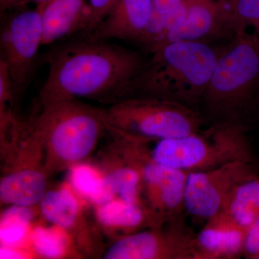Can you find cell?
Returning a JSON list of instances; mask_svg holds the SVG:
<instances>
[{"mask_svg":"<svg viewBox=\"0 0 259 259\" xmlns=\"http://www.w3.org/2000/svg\"><path fill=\"white\" fill-rule=\"evenodd\" d=\"M221 212L248 231L259 216V175L237 185Z\"/></svg>","mask_w":259,"mask_h":259,"instance_id":"cell-16","label":"cell"},{"mask_svg":"<svg viewBox=\"0 0 259 259\" xmlns=\"http://www.w3.org/2000/svg\"><path fill=\"white\" fill-rule=\"evenodd\" d=\"M42 216L65 231L72 229L78 221L79 206L71 190L65 187L48 190L40 202Z\"/></svg>","mask_w":259,"mask_h":259,"instance_id":"cell-18","label":"cell"},{"mask_svg":"<svg viewBox=\"0 0 259 259\" xmlns=\"http://www.w3.org/2000/svg\"><path fill=\"white\" fill-rule=\"evenodd\" d=\"M33 214L31 207L12 205L2 214L0 239L5 246L17 247L26 238Z\"/></svg>","mask_w":259,"mask_h":259,"instance_id":"cell-19","label":"cell"},{"mask_svg":"<svg viewBox=\"0 0 259 259\" xmlns=\"http://www.w3.org/2000/svg\"><path fill=\"white\" fill-rule=\"evenodd\" d=\"M259 81V34L235 32L233 42L219 54L203 100L219 121H239Z\"/></svg>","mask_w":259,"mask_h":259,"instance_id":"cell-5","label":"cell"},{"mask_svg":"<svg viewBox=\"0 0 259 259\" xmlns=\"http://www.w3.org/2000/svg\"><path fill=\"white\" fill-rule=\"evenodd\" d=\"M185 13L180 25L165 41L204 42L227 31L233 32L231 0H186Z\"/></svg>","mask_w":259,"mask_h":259,"instance_id":"cell-11","label":"cell"},{"mask_svg":"<svg viewBox=\"0 0 259 259\" xmlns=\"http://www.w3.org/2000/svg\"><path fill=\"white\" fill-rule=\"evenodd\" d=\"M194 236L183 217L148 231L122 236L108 248L105 259H195Z\"/></svg>","mask_w":259,"mask_h":259,"instance_id":"cell-9","label":"cell"},{"mask_svg":"<svg viewBox=\"0 0 259 259\" xmlns=\"http://www.w3.org/2000/svg\"><path fill=\"white\" fill-rule=\"evenodd\" d=\"M96 217L102 226L120 230L126 233V236L137 232L142 227L151 226L144 206L117 199L97 206Z\"/></svg>","mask_w":259,"mask_h":259,"instance_id":"cell-17","label":"cell"},{"mask_svg":"<svg viewBox=\"0 0 259 259\" xmlns=\"http://www.w3.org/2000/svg\"><path fill=\"white\" fill-rule=\"evenodd\" d=\"M253 161H237L223 166L190 172L186 185L185 211L206 221L221 212L237 185L258 176Z\"/></svg>","mask_w":259,"mask_h":259,"instance_id":"cell-10","label":"cell"},{"mask_svg":"<svg viewBox=\"0 0 259 259\" xmlns=\"http://www.w3.org/2000/svg\"><path fill=\"white\" fill-rule=\"evenodd\" d=\"M131 147L142 176V204L151 227L162 226L182 217L188 173L159 164L151 159L144 139L135 137Z\"/></svg>","mask_w":259,"mask_h":259,"instance_id":"cell-8","label":"cell"},{"mask_svg":"<svg viewBox=\"0 0 259 259\" xmlns=\"http://www.w3.org/2000/svg\"><path fill=\"white\" fill-rule=\"evenodd\" d=\"M18 164L1 179L2 202L26 207L40 204L48 191L47 171L32 164Z\"/></svg>","mask_w":259,"mask_h":259,"instance_id":"cell-14","label":"cell"},{"mask_svg":"<svg viewBox=\"0 0 259 259\" xmlns=\"http://www.w3.org/2000/svg\"><path fill=\"white\" fill-rule=\"evenodd\" d=\"M22 127L45 152L46 171L79 164L90 156L108 130L105 110L76 100L37 101Z\"/></svg>","mask_w":259,"mask_h":259,"instance_id":"cell-2","label":"cell"},{"mask_svg":"<svg viewBox=\"0 0 259 259\" xmlns=\"http://www.w3.org/2000/svg\"><path fill=\"white\" fill-rule=\"evenodd\" d=\"M65 231L56 226L35 227L29 236L32 248L37 255L44 258H59L65 256L69 248Z\"/></svg>","mask_w":259,"mask_h":259,"instance_id":"cell-20","label":"cell"},{"mask_svg":"<svg viewBox=\"0 0 259 259\" xmlns=\"http://www.w3.org/2000/svg\"><path fill=\"white\" fill-rule=\"evenodd\" d=\"M48 74L37 101L88 98L112 104L134 96L146 61L138 53L107 40H79L47 53Z\"/></svg>","mask_w":259,"mask_h":259,"instance_id":"cell-1","label":"cell"},{"mask_svg":"<svg viewBox=\"0 0 259 259\" xmlns=\"http://www.w3.org/2000/svg\"><path fill=\"white\" fill-rule=\"evenodd\" d=\"M243 255L246 258L259 259V216L246 232Z\"/></svg>","mask_w":259,"mask_h":259,"instance_id":"cell-24","label":"cell"},{"mask_svg":"<svg viewBox=\"0 0 259 259\" xmlns=\"http://www.w3.org/2000/svg\"><path fill=\"white\" fill-rule=\"evenodd\" d=\"M51 0H0V10L3 13L26 8L29 3L37 5L48 4Z\"/></svg>","mask_w":259,"mask_h":259,"instance_id":"cell-26","label":"cell"},{"mask_svg":"<svg viewBox=\"0 0 259 259\" xmlns=\"http://www.w3.org/2000/svg\"><path fill=\"white\" fill-rule=\"evenodd\" d=\"M46 5L4 13L0 34V59L8 67L16 100L23 96L35 72L37 54L42 46V13Z\"/></svg>","mask_w":259,"mask_h":259,"instance_id":"cell-7","label":"cell"},{"mask_svg":"<svg viewBox=\"0 0 259 259\" xmlns=\"http://www.w3.org/2000/svg\"><path fill=\"white\" fill-rule=\"evenodd\" d=\"M231 14L234 33L250 30L259 34V0H231Z\"/></svg>","mask_w":259,"mask_h":259,"instance_id":"cell-21","label":"cell"},{"mask_svg":"<svg viewBox=\"0 0 259 259\" xmlns=\"http://www.w3.org/2000/svg\"><path fill=\"white\" fill-rule=\"evenodd\" d=\"M218 56L204 42H167L153 51L136 78L134 96L196 103L203 99Z\"/></svg>","mask_w":259,"mask_h":259,"instance_id":"cell-3","label":"cell"},{"mask_svg":"<svg viewBox=\"0 0 259 259\" xmlns=\"http://www.w3.org/2000/svg\"><path fill=\"white\" fill-rule=\"evenodd\" d=\"M28 256H30L28 253H25L23 250L18 249L17 247L3 245L0 250V258L2 259L28 258Z\"/></svg>","mask_w":259,"mask_h":259,"instance_id":"cell-27","label":"cell"},{"mask_svg":"<svg viewBox=\"0 0 259 259\" xmlns=\"http://www.w3.org/2000/svg\"><path fill=\"white\" fill-rule=\"evenodd\" d=\"M102 175L95 168L87 164L74 165L71 167L70 181L75 190L90 199L101 182Z\"/></svg>","mask_w":259,"mask_h":259,"instance_id":"cell-23","label":"cell"},{"mask_svg":"<svg viewBox=\"0 0 259 259\" xmlns=\"http://www.w3.org/2000/svg\"><path fill=\"white\" fill-rule=\"evenodd\" d=\"M88 0H51L42 13V46L76 33Z\"/></svg>","mask_w":259,"mask_h":259,"instance_id":"cell-15","label":"cell"},{"mask_svg":"<svg viewBox=\"0 0 259 259\" xmlns=\"http://www.w3.org/2000/svg\"><path fill=\"white\" fill-rule=\"evenodd\" d=\"M146 152L163 166L187 172L205 171L237 161L254 162L239 121H219L208 128L174 138L144 139Z\"/></svg>","mask_w":259,"mask_h":259,"instance_id":"cell-4","label":"cell"},{"mask_svg":"<svg viewBox=\"0 0 259 259\" xmlns=\"http://www.w3.org/2000/svg\"><path fill=\"white\" fill-rule=\"evenodd\" d=\"M154 12L162 17L166 18L168 15L175 13L184 5L186 0H153Z\"/></svg>","mask_w":259,"mask_h":259,"instance_id":"cell-25","label":"cell"},{"mask_svg":"<svg viewBox=\"0 0 259 259\" xmlns=\"http://www.w3.org/2000/svg\"><path fill=\"white\" fill-rule=\"evenodd\" d=\"M246 231L220 212L194 236L195 259H233L243 255Z\"/></svg>","mask_w":259,"mask_h":259,"instance_id":"cell-13","label":"cell"},{"mask_svg":"<svg viewBox=\"0 0 259 259\" xmlns=\"http://www.w3.org/2000/svg\"><path fill=\"white\" fill-rule=\"evenodd\" d=\"M153 13V0H120L93 33L85 38L141 42L147 32Z\"/></svg>","mask_w":259,"mask_h":259,"instance_id":"cell-12","label":"cell"},{"mask_svg":"<svg viewBox=\"0 0 259 259\" xmlns=\"http://www.w3.org/2000/svg\"><path fill=\"white\" fill-rule=\"evenodd\" d=\"M109 125L127 134L161 140L198 132L203 117L181 102L149 96H132L105 109Z\"/></svg>","mask_w":259,"mask_h":259,"instance_id":"cell-6","label":"cell"},{"mask_svg":"<svg viewBox=\"0 0 259 259\" xmlns=\"http://www.w3.org/2000/svg\"><path fill=\"white\" fill-rule=\"evenodd\" d=\"M120 0H88L82 22L76 33L88 37L115 8Z\"/></svg>","mask_w":259,"mask_h":259,"instance_id":"cell-22","label":"cell"}]
</instances>
